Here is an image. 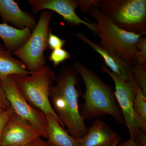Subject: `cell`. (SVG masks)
<instances>
[{
	"mask_svg": "<svg viewBox=\"0 0 146 146\" xmlns=\"http://www.w3.org/2000/svg\"><path fill=\"white\" fill-rule=\"evenodd\" d=\"M42 137V134L36 128L14 112L3 128L1 145L26 146Z\"/></svg>",
	"mask_w": 146,
	"mask_h": 146,
	"instance_id": "obj_9",
	"label": "cell"
},
{
	"mask_svg": "<svg viewBox=\"0 0 146 146\" xmlns=\"http://www.w3.org/2000/svg\"><path fill=\"white\" fill-rule=\"evenodd\" d=\"M141 129L137 131L134 140L142 146H146V134Z\"/></svg>",
	"mask_w": 146,
	"mask_h": 146,
	"instance_id": "obj_25",
	"label": "cell"
},
{
	"mask_svg": "<svg viewBox=\"0 0 146 146\" xmlns=\"http://www.w3.org/2000/svg\"><path fill=\"white\" fill-rule=\"evenodd\" d=\"M48 144L50 146H80L79 139L69 134L53 116L46 115Z\"/></svg>",
	"mask_w": 146,
	"mask_h": 146,
	"instance_id": "obj_14",
	"label": "cell"
},
{
	"mask_svg": "<svg viewBox=\"0 0 146 146\" xmlns=\"http://www.w3.org/2000/svg\"><path fill=\"white\" fill-rule=\"evenodd\" d=\"M52 16V13L49 11L42 12L26 42L12 53L21 59L31 72H35L45 65L44 52L48 47L49 26Z\"/></svg>",
	"mask_w": 146,
	"mask_h": 146,
	"instance_id": "obj_6",
	"label": "cell"
},
{
	"mask_svg": "<svg viewBox=\"0 0 146 146\" xmlns=\"http://www.w3.org/2000/svg\"><path fill=\"white\" fill-rule=\"evenodd\" d=\"M119 136L107 123L97 120L79 139L80 146H112Z\"/></svg>",
	"mask_w": 146,
	"mask_h": 146,
	"instance_id": "obj_12",
	"label": "cell"
},
{
	"mask_svg": "<svg viewBox=\"0 0 146 146\" xmlns=\"http://www.w3.org/2000/svg\"><path fill=\"white\" fill-rule=\"evenodd\" d=\"M116 146H142L135 140L129 138L127 141L119 143Z\"/></svg>",
	"mask_w": 146,
	"mask_h": 146,
	"instance_id": "obj_27",
	"label": "cell"
},
{
	"mask_svg": "<svg viewBox=\"0 0 146 146\" xmlns=\"http://www.w3.org/2000/svg\"><path fill=\"white\" fill-rule=\"evenodd\" d=\"M3 110H0V114H1V112H2Z\"/></svg>",
	"mask_w": 146,
	"mask_h": 146,
	"instance_id": "obj_30",
	"label": "cell"
},
{
	"mask_svg": "<svg viewBox=\"0 0 146 146\" xmlns=\"http://www.w3.org/2000/svg\"><path fill=\"white\" fill-rule=\"evenodd\" d=\"M99 7L102 13L120 28L146 34V0H102Z\"/></svg>",
	"mask_w": 146,
	"mask_h": 146,
	"instance_id": "obj_5",
	"label": "cell"
},
{
	"mask_svg": "<svg viewBox=\"0 0 146 146\" xmlns=\"http://www.w3.org/2000/svg\"><path fill=\"white\" fill-rule=\"evenodd\" d=\"M91 17L96 20L94 23L98 30L97 35L100 41V46L115 53L129 65H136L138 40L143 34H136L120 28L115 25L100 9L92 7Z\"/></svg>",
	"mask_w": 146,
	"mask_h": 146,
	"instance_id": "obj_3",
	"label": "cell"
},
{
	"mask_svg": "<svg viewBox=\"0 0 146 146\" xmlns=\"http://www.w3.org/2000/svg\"><path fill=\"white\" fill-rule=\"evenodd\" d=\"M31 33L30 29L27 28L19 29L4 23L0 24V38L5 48L12 53L25 44Z\"/></svg>",
	"mask_w": 146,
	"mask_h": 146,
	"instance_id": "obj_15",
	"label": "cell"
},
{
	"mask_svg": "<svg viewBox=\"0 0 146 146\" xmlns=\"http://www.w3.org/2000/svg\"><path fill=\"white\" fill-rule=\"evenodd\" d=\"M76 36L100 55L104 60L105 65L109 68L112 72L117 74L125 80L133 78L132 65L126 62L115 53L105 49L92 42L82 33H76Z\"/></svg>",
	"mask_w": 146,
	"mask_h": 146,
	"instance_id": "obj_11",
	"label": "cell"
},
{
	"mask_svg": "<svg viewBox=\"0 0 146 146\" xmlns=\"http://www.w3.org/2000/svg\"><path fill=\"white\" fill-rule=\"evenodd\" d=\"M66 43L65 40L60 39L51 32L48 33V47L52 50L62 48Z\"/></svg>",
	"mask_w": 146,
	"mask_h": 146,
	"instance_id": "obj_21",
	"label": "cell"
},
{
	"mask_svg": "<svg viewBox=\"0 0 146 146\" xmlns=\"http://www.w3.org/2000/svg\"><path fill=\"white\" fill-rule=\"evenodd\" d=\"M0 16L4 23H10L16 29H34L36 23L32 16L21 10L13 0H0Z\"/></svg>",
	"mask_w": 146,
	"mask_h": 146,
	"instance_id": "obj_13",
	"label": "cell"
},
{
	"mask_svg": "<svg viewBox=\"0 0 146 146\" xmlns=\"http://www.w3.org/2000/svg\"><path fill=\"white\" fill-rule=\"evenodd\" d=\"M0 84L14 112L36 128L42 137L48 138L46 115L24 98L16 87L13 75L0 78Z\"/></svg>",
	"mask_w": 146,
	"mask_h": 146,
	"instance_id": "obj_8",
	"label": "cell"
},
{
	"mask_svg": "<svg viewBox=\"0 0 146 146\" xmlns=\"http://www.w3.org/2000/svg\"><path fill=\"white\" fill-rule=\"evenodd\" d=\"M14 112V111L12 108L10 107L8 109L3 110L1 113L0 114V145H1V136L3 128L10 116Z\"/></svg>",
	"mask_w": 146,
	"mask_h": 146,
	"instance_id": "obj_23",
	"label": "cell"
},
{
	"mask_svg": "<svg viewBox=\"0 0 146 146\" xmlns=\"http://www.w3.org/2000/svg\"><path fill=\"white\" fill-rule=\"evenodd\" d=\"M78 7L82 12L87 13L92 7H99L101 1L99 0H78L77 1Z\"/></svg>",
	"mask_w": 146,
	"mask_h": 146,
	"instance_id": "obj_22",
	"label": "cell"
},
{
	"mask_svg": "<svg viewBox=\"0 0 146 146\" xmlns=\"http://www.w3.org/2000/svg\"><path fill=\"white\" fill-rule=\"evenodd\" d=\"M13 76L18 91L28 102L45 115L53 116L64 127L50 101V89L55 79L54 72L45 65L31 74Z\"/></svg>",
	"mask_w": 146,
	"mask_h": 146,
	"instance_id": "obj_4",
	"label": "cell"
},
{
	"mask_svg": "<svg viewBox=\"0 0 146 146\" xmlns=\"http://www.w3.org/2000/svg\"><path fill=\"white\" fill-rule=\"evenodd\" d=\"M25 65L0 43V78L16 75H30Z\"/></svg>",
	"mask_w": 146,
	"mask_h": 146,
	"instance_id": "obj_16",
	"label": "cell"
},
{
	"mask_svg": "<svg viewBox=\"0 0 146 146\" xmlns=\"http://www.w3.org/2000/svg\"><path fill=\"white\" fill-rule=\"evenodd\" d=\"M11 107L4 91L0 84V110H4Z\"/></svg>",
	"mask_w": 146,
	"mask_h": 146,
	"instance_id": "obj_24",
	"label": "cell"
},
{
	"mask_svg": "<svg viewBox=\"0 0 146 146\" xmlns=\"http://www.w3.org/2000/svg\"><path fill=\"white\" fill-rule=\"evenodd\" d=\"M133 104L136 115L143 123L146 125V96L138 86Z\"/></svg>",
	"mask_w": 146,
	"mask_h": 146,
	"instance_id": "obj_17",
	"label": "cell"
},
{
	"mask_svg": "<svg viewBox=\"0 0 146 146\" xmlns=\"http://www.w3.org/2000/svg\"><path fill=\"white\" fill-rule=\"evenodd\" d=\"M70 58V53L62 48L53 50L49 57L50 60L57 66Z\"/></svg>",
	"mask_w": 146,
	"mask_h": 146,
	"instance_id": "obj_20",
	"label": "cell"
},
{
	"mask_svg": "<svg viewBox=\"0 0 146 146\" xmlns=\"http://www.w3.org/2000/svg\"><path fill=\"white\" fill-rule=\"evenodd\" d=\"M100 71L110 76L115 84V95L127 127L130 139L134 140L137 131L141 129L146 133V125L141 121L134 109V100L138 86L133 78L125 80L110 70L105 65Z\"/></svg>",
	"mask_w": 146,
	"mask_h": 146,
	"instance_id": "obj_7",
	"label": "cell"
},
{
	"mask_svg": "<svg viewBox=\"0 0 146 146\" xmlns=\"http://www.w3.org/2000/svg\"><path fill=\"white\" fill-rule=\"evenodd\" d=\"M29 3L33 7L35 13L40 11L48 9L56 12L62 16L69 25L78 26L83 25L91 31L98 33V30L94 22L84 21L76 13V9L78 8L77 0H30Z\"/></svg>",
	"mask_w": 146,
	"mask_h": 146,
	"instance_id": "obj_10",
	"label": "cell"
},
{
	"mask_svg": "<svg viewBox=\"0 0 146 146\" xmlns=\"http://www.w3.org/2000/svg\"><path fill=\"white\" fill-rule=\"evenodd\" d=\"M0 146H11V145H8V146H3V145H1Z\"/></svg>",
	"mask_w": 146,
	"mask_h": 146,
	"instance_id": "obj_29",
	"label": "cell"
},
{
	"mask_svg": "<svg viewBox=\"0 0 146 146\" xmlns=\"http://www.w3.org/2000/svg\"><path fill=\"white\" fill-rule=\"evenodd\" d=\"M132 71L133 79L136 82L143 94L146 96V65H133Z\"/></svg>",
	"mask_w": 146,
	"mask_h": 146,
	"instance_id": "obj_18",
	"label": "cell"
},
{
	"mask_svg": "<svg viewBox=\"0 0 146 146\" xmlns=\"http://www.w3.org/2000/svg\"><path fill=\"white\" fill-rule=\"evenodd\" d=\"M74 67L85 84L83 96L84 101L79 106L80 112L84 119L91 120L108 115L122 124L125 125L115 91L111 86L80 62H75Z\"/></svg>",
	"mask_w": 146,
	"mask_h": 146,
	"instance_id": "obj_2",
	"label": "cell"
},
{
	"mask_svg": "<svg viewBox=\"0 0 146 146\" xmlns=\"http://www.w3.org/2000/svg\"><path fill=\"white\" fill-rule=\"evenodd\" d=\"M136 46L138 49V51L136 56V65H146V36L145 37L142 36L139 39L136 45Z\"/></svg>",
	"mask_w": 146,
	"mask_h": 146,
	"instance_id": "obj_19",
	"label": "cell"
},
{
	"mask_svg": "<svg viewBox=\"0 0 146 146\" xmlns=\"http://www.w3.org/2000/svg\"><path fill=\"white\" fill-rule=\"evenodd\" d=\"M78 74L74 67L63 68L56 84L51 86L50 98L55 112L70 135L80 139L86 134L88 128L80 112L78 94L76 88Z\"/></svg>",
	"mask_w": 146,
	"mask_h": 146,
	"instance_id": "obj_1",
	"label": "cell"
},
{
	"mask_svg": "<svg viewBox=\"0 0 146 146\" xmlns=\"http://www.w3.org/2000/svg\"><path fill=\"white\" fill-rule=\"evenodd\" d=\"M26 146H50L47 142L42 140L41 138H36Z\"/></svg>",
	"mask_w": 146,
	"mask_h": 146,
	"instance_id": "obj_26",
	"label": "cell"
},
{
	"mask_svg": "<svg viewBox=\"0 0 146 146\" xmlns=\"http://www.w3.org/2000/svg\"><path fill=\"white\" fill-rule=\"evenodd\" d=\"M120 141H121V138H120V137L119 136V138L116 140V141H115V143H114V144L112 145V146H117L118 144L119 143Z\"/></svg>",
	"mask_w": 146,
	"mask_h": 146,
	"instance_id": "obj_28",
	"label": "cell"
}]
</instances>
